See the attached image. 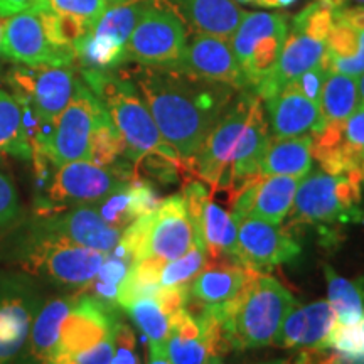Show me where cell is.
<instances>
[{
  "label": "cell",
  "mask_w": 364,
  "mask_h": 364,
  "mask_svg": "<svg viewBox=\"0 0 364 364\" xmlns=\"http://www.w3.org/2000/svg\"><path fill=\"white\" fill-rule=\"evenodd\" d=\"M130 80L164 140L186 161L199 152L238 93L231 86L199 78L179 68L139 65Z\"/></svg>",
  "instance_id": "cell-1"
},
{
  "label": "cell",
  "mask_w": 364,
  "mask_h": 364,
  "mask_svg": "<svg viewBox=\"0 0 364 364\" xmlns=\"http://www.w3.org/2000/svg\"><path fill=\"white\" fill-rule=\"evenodd\" d=\"M107 257L108 253L81 247L46 230L34 218L16 228V231L12 228V235L0 253L4 262L19 267L29 275L78 292L88 289Z\"/></svg>",
  "instance_id": "cell-2"
},
{
  "label": "cell",
  "mask_w": 364,
  "mask_h": 364,
  "mask_svg": "<svg viewBox=\"0 0 364 364\" xmlns=\"http://www.w3.org/2000/svg\"><path fill=\"white\" fill-rule=\"evenodd\" d=\"M206 307L220 322L230 351H243L272 346L295 299L279 280L260 272L233 300Z\"/></svg>",
  "instance_id": "cell-3"
},
{
  "label": "cell",
  "mask_w": 364,
  "mask_h": 364,
  "mask_svg": "<svg viewBox=\"0 0 364 364\" xmlns=\"http://www.w3.org/2000/svg\"><path fill=\"white\" fill-rule=\"evenodd\" d=\"M81 76L110 115L134 166L150 156L181 157L164 140L134 81L113 71H81Z\"/></svg>",
  "instance_id": "cell-4"
},
{
  "label": "cell",
  "mask_w": 364,
  "mask_h": 364,
  "mask_svg": "<svg viewBox=\"0 0 364 364\" xmlns=\"http://www.w3.org/2000/svg\"><path fill=\"white\" fill-rule=\"evenodd\" d=\"M194 247V230L182 196L164 199L122 231L118 248L132 262H171Z\"/></svg>",
  "instance_id": "cell-5"
},
{
  "label": "cell",
  "mask_w": 364,
  "mask_h": 364,
  "mask_svg": "<svg viewBox=\"0 0 364 364\" xmlns=\"http://www.w3.org/2000/svg\"><path fill=\"white\" fill-rule=\"evenodd\" d=\"M2 56L27 66H73L76 61L75 46L63 34L58 16L48 4L6 17Z\"/></svg>",
  "instance_id": "cell-6"
},
{
  "label": "cell",
  "mask_w": 364,
  "mask_h": 364,
  "mask_svg": "<svg viewBox=\"0 0 364 364\" xmlns=\"http://www.w3.org/2000/svg\"><path fill=\"white\" fill-rule=\"evenodd\" d=\"M363 184L346 174H329L318 169L299 184L289 221L282 226L289 233L300 226L343 225L358 218Z\"/></svg>",
  "instance_id": "cell-7"
},
{
  "label": "cell",
  "mask_w": 364,
  "mask_h": 364,
  "mask_svg": "<svg viewBox=\"0 0 364 364\" xmlns=\"http://www.w3.org/2000/svg\"><path fill=\"white\" fill-rule=\"evenodd\" d=\"M135 176V167L120 164L105 167L91 161H73L54 172L36 203V215H51L86 204H97Z\"/></svg>",
  "instance_id": "cell-8"
},
{
  "label": "cell",
  "mask_w": 364,
  "mask_h": 364,
  "mask_svg": "<svg viewBox=\"0 0 364 364\" xmlns=\"http://www.w3.org/2000/svg\"><path fill=\"white\" fill-rule=\"evenodd\" d=\"M188 43V27L171 0H150L125 46V63L176 68Z\"/></svg>",
  "instance_id": "cell-9"
},
{
  "label": "cell",
  "mask_w": 364,
  "mask_h": 364,
  "mask_svg": "<svg viewBox=\"0 0 364 364\" xmlns=\"http://www.w3.org/2000/svg\"><path fill=\"white\" fill-rule=\"evenodd\" d=\"M289 34L287 17L279 12H247L231 39L236 61L253 91L279 61Z\"/></svg>",
  "instance_id": "cell-10"
},
{
  "label": "cell",
  "mask_w": 364,
  "mask_h": 364,
  "mask_svg": "<svg viewBox=\"0 0 364 364\" xmlns=\"http://www.w3.org/2000/svg\"><path fill=\"white\" fill-rule=\"evenodd\" d=\"M182 199L193 223L194 243L206 252L209 263L236 262L238 223L233 213L216 203L208 184L196 177H186Z\"/></svg>",
  "instance_id": "cell-11"
},
{
  "label": "cell",
  "mask_w": 364,
  "mask_h": 364,
  "mask_svg": "<svg viewBox=\"0 0 364 364\" xmlns=\"http://www.w3.org/2000/svg\"><path fill=\"white\" fill-rule=\"evenodd\" d=\"M6 83L17 103L26 105L46 122H53L71 102L76 78L73 66L17 65L9 70Z\"/></svg>",
  "instance_id": "cell-12"
},
{
  "label": "cell",
  "mask_w": 364,
  "mask_h": 364,
  "mask_svg": "<svg viewBox=\"0 0 364 364\" xmlns=\"http://www.w3.org/2000/svg\"><path fill=\"white\" fill-rule=\"evenodd\" d=\"M102 112L103 103L83 80H78L71 102L53 125L48 156L54 167L73 161H90L91 136Z\"/></svg>",
  "instance_id": "cell-13"
},
{
  "label": "cell",
  "mask_w": 364,
  "mask_h": 364,
  "mask_svg": "<svg viewBox=\"0 0 364 364\" xmlns=\"http://www.w3.org/2000/svg\"><path fill=\"white\" fill-rule=\"evenodd\" d=\"M312 157L322 171L351 176L364 188V103L343 124L324 125L312 134Z\"/></svg>",
  "instance_id": "cell-14"
},
{
  "label": "cell",
  "mask_w": 364,
  "mask_h": 364,
  "mask_svg": "<svg viewBox=\"0 0 364 364\" xmlns=\"http://www.w3.org/2000/svg\"><path fill=\"white\" fill-rule=\"evenodd\" d=\"M118 318L110 309L86 292H78L59 332L56 351L48 364H59L78 356L115 332Z\"/></svg>",
  "instance_id": "cell-15"
},
{
  "label": "cell",
  "mask_w": 364,
  "mask_h": 364,
  "mask_svg": "<svg viewBox=\"0 0 364 364\" xmlns=\"http://www.w3.org/2000/svg\"><path fill=\"white\" fill-rule=\"evenodd\" d=\"M39 307V295L26 282L0 285V364H17L24 358Z\"/></svg>",
  "instance_id": "cell-16"
},
{
  "label": "cell",
  "mask_w": 364,
  "mask_h": 364,
  "mask_svg": "<svg viewBox=\"0 0 364 364\" xmlns=\"http://www.w3.org/2000/svg\"><path fill=\"white\" fill-rule=\"evenodd\" d=\"M238 223V248L236 262L257 272L292 262L300 255V247L282 225L255 220V218H236Z\"/></svg>",
  "instance_id": "cell-17"
},
{
  "label": "cell",
  "mask_w": 364,
  "mask_h": 364,
  "mask_svg": "<svg viewBox=\"0 0 364 364\" xmlns=\"http://www.w3.org/2000/svg\"><path fill=\"white\" fill-rule=\"evenodd\" d=\"M176 68L199 78L231 86L236 91L248 90L247 78L236 61L230 41L196 33L186 43L184 54Z\"/></svg>",
  "instance_id": "cell-18"
},
{
  "label": "cell",
  "mask_w": 364,
  "mask_h": 364,
  "mask_svg": "<svg viewBox=\"0 0 364 364\" xmlns=\"http://www.w3.org/2000/svg\"><path fill=\"white\" fill-rule=\"evenodd\" d=\"M300 184L292 176H262L250 182L236 196L231 213L235 218H255L272 225H282L292 208Z\"/></svg>",
  "instance_id": "cell-19"
},
{
  "label": "cell",
  "mask_w": 364,
  "mask_h": 364,
  "mask_svg": "<svg viewBox=\"0 0 364 364\" xmlns=\"http://www.w3.org/2000/svg\"><path fill=\"white\" fill-rule=\"evenodd\" d=\"M34 220L73 243L103 253H112L122 238V231L107 225L93 204L63 209L51 215H36Z\"/></svg>",
  "instance_id": "cell-20"
},
{
  "label": "cell",
  "mask_w": 364,
  "mask_h": 364,
  "mask_svg": "<svg viewBox=\"0 0 364 364\" xmlns=\"http://www.w3.org/2000/svg\"><path fill=\"white\" fill-rule=\"evenodd\" d=\"M326 54V41L317 39L311 34H306L302 31L290 27L279 61L273 66L270 75L255 90V95L262 102L275 97L287 85L294 83L299 76H302L304 73L316 66L317 63H321Z\"/></svg>",
  "instance_id": "cell-21"
},
{
  "label": "cell",
  "mask_w": 364,
  "mask_h": 364,
  "mask_svg": "<svg viewBox=\"0 0 364 364\" xmlns=\"http://www.w3.org/2000/svg\"><path fill=\"white\" fill-rule=\"evenodd\" d=\"M268 129L273 139L316 134L321 129V108L290 83L275 97L265 100Z\"/></svg>",
  "instance_id": "cell-22"
},
{
  "label": "cell",
  "mask_w": 364,
  "mask_h": 364,
  "mask_svg": "<svg viewBox=\"0 0 364 364\" xmlns=\"http://www.w3.org/2000/svg\"><path fill=\"white\" fill-rule=\"evenodd\" d=\"M336 316L327 300L292 309L282 322L272 346L282 349H316L326 351V343L334 327Z\"/></svg>",
  "instance_id": "cell-23"
},
{
  "label": "cell",
  "mask_w": 364,
  "mask_h": 364,
  "mask_svg": "<svg viewBox=\"0 0 364 364\" xmlns=\"http://www.w3.org/2000/svg\"><path fill=\"white\" fill-rule=\"evenodd\" d=\"M257 270L236 262L208 263L193 280L189 282L191 299L203 306H220L233 300L243 287L253 279Z\"/></svg>",
  "instance_id": "cell-24"
},
{
  "label": "cell",
  "mask_w": 364,
  "mask_h": 364,
  "mask_svg": "<svg viewBox=\"0 0 364 364\" xmlns=\"http://www.w3.org/2000/svg\"><path fill=\"white\" fill-rule=\"evenodd\" d=\"M159 203L157 194L147 182L134 176L93 206L107 225L124 231L140 216L156 209Z\"/></svg>",
  "instance_id": "cell-25"
},
{
  "label": "cell",
  "mask_w": 364,
  "mask_h": 364,
  "mask_svg": "<svg viewBox=\"0 0 364 364\" xmlns=\"http://www.w3.org/2000/svg\"><path fill=\"white\" fill-rule=\"evenodd\" d=\"M174 6L196 33L215 36L230 43L247 14L236 6L235 0H176Z\"/></svg>",
  "instance_id": "cell-26"
},
{
  "label": "cell",
  "mask_w": 364,
  "mask_h": 364,
  "mask_svg": "<svg viewBox=\"0 0 364 364\" xmlns=\"http://www.w3.org/2000/svg\"><path fill=\"white\" fill-rule=\"evenodd\" d=\"M76 294L65 297H53L48 302L41 304L33 322L29 341L24 353L27 364H48L56 351L61 326L75 302Z\"/></svg>",
  "instance_id": "cell-27"
},
{
  "label": "cell",
  "mask_w": 364,
  "mask_h": 364,
  "mask_svg": "<svg viewBox=\"0 0 364 364\" xmlns=\"http://www.w3.org/2000/svg\"><path fill=\"white\" fill-rule=\"evenodd\" d=\"M171 329L167 334L166 354L172 364H208L211 351L198 317L188 307L169 316Z\"/></svg>",
  "instance_id": "cell-28"
},
{
  "label": "cell",
  "mask_w": 364,
  "mask_h": 364,
  "mask_svg": "<svg viewBox=\"0 0 364 364\" xmlns=\"http://www.w3.org/2000/svg\"><path fill=\"white\" fill-rule=\"evenodd\" d=\"M312 135L270 139L262 162V176L306 177L312 169Z\"/></svg>",
  "instance_id": "cell-29"
},
{
  "label": "cell",
  "mask_w": 364,
  "mask_h": 364,
  "mask_svg": "<svg viewBox=\"0 0 364 364\" xmlns=\"http://www.w3.org/2000/svg\"><path fill=\"white\" fill-rule=\"evenodd\" d=\"M361 103L358 78L331 71L322 86L321 102V129L329 124H343L353 115ZM318 129V130H321Z\"/></svg>",
  "instance_id": "cell-30"
},
{
  "label": "cell",
  "mask_w": 364,
  "mask_h": 364,
  "mask_svg": "<svg viewBox=\"0 0 364 364\" xmlns=\"http://www.w3.org/2000/svg\"><path fill=\"white\" fill-rule=\"evenodd\" d=\"M327 280V297L341 324H354L364 316V284L361 280H348L339 277L331 265H324Z\"/></svg>",
  "instance_id": "cell-31"
},
{
  "label": "cell",
  "mask_w": 364,
  "mask_h": 364,
  "mask_svg": "<svg viewBox=\"0 0 364 364\" xmlns=\"http://www.w3.org/2000/svg\"><path fill=\"white\" fill-rule=\"evenodd\" d=\"M149 2L150 0H124L117 6H110L90 31L120 48H125Z\"/></svg>",
  "instance_id": "cell-32"
},
{
  "label": "cell",
  "mask_w": 364,
  "mask_h": 364,
  "mask_svg": "<svg viewBox=\"0 0 364 364\" xmlns=\"http://www.w3.org/2000/svg\"><path fill=\"white\" fill-rule=\"evenodd\" d=\"M0 152H7L24 161L31 159V149L22 125L21 105L4 90H0Z\"/></svg>",
  "instance_id": "cell-33"
},
{
  "label": "cell",
  "mask_w": 364,
  "mask_h": 364,
  "mask_svg": "<svg viewBox=\"0 0 364 364\" xmlns=\"http://www.w3.org/2000/svg\"><path fill=\"white\" fill-rule=\"evenodd\" d=\"M132 260L120 248H115L112 253H108L107 260L100 267V270L91 282L88 289L85 290L91 297H95L100 302L108 306L110 309H117V294L118 287L129 273Z\"/></svg>",
  "instance_id": "cell-34"
},
{
  "label": "cell",
  "mask_w": 364,
  "mask_h": 364,
  "mask_svg": "<svg viewBox=\"0 0 364 364\" xmlns=\"http://www.w3.org/2000/svg\"><path fill=\"white\" fill-rule=\"evenodd\" d=\"M90 161L105 167H115L129 161L124 140H122L105 107L98 117L93 136H91Z\"/></svg>",
  "instance_id": "cell-35"
},
{
  "label": "cell",
  "mask_w": 364,
  "mask_h": 364,
  "mask_svg": "<svg viewBox=\"0 0 364 364\" xmlns=\"http://www.w3.org/2000/svg\"><path fill=\"white\" fill-rule=\"evenodd\" d=\"M125 311L129 312L132 321L135 322V326L147 338L149 343H166L171 329L169 314L166 312L157 297L144 295V297L135 299L125 307Z\"/></svg>",
  "instance_id": "cell-36"
},
{
  "label": "cell",
  "mask_w": 364,
  "mask_h": 364,
  "mask_svg": "<svg viewBox=\"0 0 364 364\" xmlns=\"http://www.w3.org/2000/svg\"><path fill=\"white\" fill-rule=\"evenodd\" d=\"M344 364H364V316L354 324H341L336 321L326 343Z\"/></svg>",
  "instance_id": "cell-37"
},
{
  "label": "cell",
  "mask_w": 364,
  "mask_h": 364,
  "mask_svg": "<svg viewBox=\"0 0 364 364\" xmlns=\"http://www.w3.org/2000/svg\"><path fill=\"white\" fill-rule=\"evenodd\" d=\"M209 263L206 252L194 243V247L182 257L171 262H162L159 268V287L172 289V287L189 285V282L198 275Z\"/></svg>",
  "instance_id": "cell-38"
},
{
  "label": "cell",
  "mask_w": 364,
  "mask_h": 364,
  "mask_svg": "<svg viewBox=\"0 0 364 364\" xmlns=\"http://www.w3.org/2000/svg\"><path fill=\"white\" fill-rule=\"evenodd\" d=\"M49 9L61 17H70L91 29L103 12L107 11V0H46Z\"/></svg>",
  "instance_id": "cell-39"
},
{
  "label": "cell",
  "mask_w": 364,
  "mask_h": 364,
  "mask_svg": "<svg viewBox=\"0 0 364 364\" xmlns=\"http://www.w3.org/2000/svg\"><path fill=\"white\" fill-rule=\"evenodd\" d=\"M359 31L341 19H336L326 38L327 54L331 59L349 58L358 51Z\"/></svg>",
  "instance_id": "cell-40"
},
{
  "label": "cell",
  "mask_w": 364,
  "mask_h": 364,
  "mask_svg": "<svg viewBox=\"0 0 364 364\" xmlns=\"http://www.w3.org/2000/svg\"><path fill=\"white\" fill-rule=\"evenodd\" d=\"M21 216V199L14 182L0 171V235L11 231Z\"/></svg>",
  "instance_id": "cell-41"
},
{
  "label": "cell",
  "mask_w": 364,
  "mask_h": 364,
  "mask_svg": "<svg viewBox=\"0 0 364 364\" xmlns=\"http://www.w3.org/2000/svg\"><path fill=\"white\" fill-rule=\"evenodd\" d=\"M331 71H332L331 59L326 54L321 63H317L316 66L311 68V70H307L302 76H299L294 83L297 85V88L302 91L309 100H312L314 103L318 105V102H321L322 86H324L326 78L329 76Z\"/></svg>",
  "instance_id": "cell-42"
},
{
  "label": "cell",
  "mask_w": 364,
  "mask_h": 364,
  "mask_svg": "<svg viewBox=\"0 0 364 364\" xmlns=\"http://www.w3.org/2000/svg\"><path fill=\"white\" fill-rule=\"evenodd\" d=\"M110 364H140L134 331L120 321L115 327V353Z\"/></svg>",
  "instance_id": "cell-43"
},
{
  "label": "cell",
  "mask_w": 364,
  "mask_h": 364,
  "mask_svg": "<svg viewBox=\"0 0 364 364\" xmlns=\"http://www.w3.org/2000/svg\"><path fill=\"white\" fill-rule=\"evenodd\" d=\"M329 56V54H327ZM331 59V58H329ZM332 71L343 73V75L359 78L364 73V31H359V46L358 51L349 58L331 59Z\"/></svg>",
  "instance_id": "cell-44"
},
{
  "label": "cell",
  "mask_w": 364,
  "mask_h": 364,
  "mask_svg": "<svg viewBox=\"0 0 364 364\" xmlns=\"http://www.w3.org/2000/svg\"><path fill=\"white\" fill-rule=\"evenodd\" d=\"M46 6V0H0V17H11L29 9Z\"/></svg>",
  "instance_id": "cell-45"
},
{
  "label": "cell",
  "mask_w": 364,
  "mask_h": 364,
  "mask_svg": "<svg viewBox=\"0 0 364 364\" xmlns=\"http://www.w3.org/2000/svg\"><path fill=\"white\" fill-rule=\"evenodd\" d=\"M336 19H341L346 24L354 27L356 31H364V6L346 7Z\"/></svg>",
  "instance_id": "cell-46"
},
{
  "label": "cell",
  "mask_w": 364,
  "mask_h": 364,
  "mask_svg": "<svg viewBox=\"0 0 364 364\" xmlns=\"http://www.w3.org/2000/svg\"><path fill=\"white\" fill-rule=\"evenodd\" d=\"M147 364H172L166 354L162 343H149Z\"/></svg>",
  "instance_id": "cell-47"
},
{
  "label": "cell",
  "mask_w": 364,
  "mask_h": 364,
  "mask_svg": "<svg viewBox=\"0 0 364 364\" xmlns=\"http://www.w3.org/2000/svg\"><path fill=\"white\" fill-rule=\"evenodd\" d=\"M260 364H314V351L312 349H302L294 359H277V361H268Z\"/></svg>",
  "instance_id": "cell-48"
},
{
  "label": "cell",
  "mask_w": 364,
  "mask_h": 364,
  "mask_svg": "<svg viewBox=\"0 0 364 364\" xmlns=\"http://www.w3.org/2000/svg\"><path fill=\"white\" fill-rule=\"evenodd\" d=\"M295 2H297V0H257V6L265 9H282L292 6Z\"/></svg>",
  "instance_id": "cell-49"
},
{
  "label": "cell",
  "mask_w": 364,
  "mask_h": 364,
  "mask_svg": "<svg viewBox=\"0 0 364 364\" xmlns=\"http://www.w3.org/2000/svg\"><path fill=\"white\" fill-rule=\"evenodd\" d=\"M358 86H359V98H361V103H364V73L358 78Z\"/></svg>",
  "instance_id": "cell-50"
},
{
  "label": "cell",
  "mask_w": 364,
  "mask_h": 364,
  "mask_svg": "<svg viewBox=\"0 0 364 364\" xmlns=\"http://www.w3.org/2000/svg\"><path fill=\"white\" fill-rule=\"evenodd\" d=\"M4 17H0V65H2V59H4V56H2V36H4Z\"/></svg>",
  "instance_id": "cell-51"
},
{
  "label": "cell",
  "mask_w": 364,
  "mask_h": 364,
  "mask_svg": "<svg viewBox=\"0 0 364 364\" xmlns=\"http://www.w3.org/2000/svg\"><path fill=\"white\" fill-rule=\"evenodd\" d=\"M208 364H226V363H223L221 358H213V359H209Z\"/></svg>",
  "instance_id": "cell-52"
},
{
  "label": "cell",
  "mask_w": 364,
  "mask_h": 364,
  "mask_svg": "<svg viewBox=\"0 0 364 364\" xmlns=\"http://www.w3.org/2000/svg\"><path fill=\"white\" fill-rule=\"evenodd\" d=\"M235 2H240V4H252V6H257V0H235Z\"/></svg>",
  "instance_id": "cell-53"
},
{
  "label": "cell",
  "mask_w": 364,
  "mask_h": 364,
  "mask_svg": "<svg viewBox=\"0 0 364 364\" xmlns=\"http://www.w3.org/2000/svg\"><path fill=\"white\" fill-rule=\"evenodd\" d=\"M107 2H108V6H117V4H122L124 0H107Z\"/></svg>",
  "instance_id": "cell-54"
},
{
  "label": "cell",
  "mask_w": 364,
  "mask_h": 364,
  "mask_svg": "<svg viewBox=\"0 0 364 364\" xmlns=\"http://www.w3.org/2000/svg\"><path fill=\"white\" fill-rule=\"evenodd\" d=\"M356 2H359V4H364V0H356Z\"/></svg>",
  "instance_id": "cell-55"
}]
</instances>
